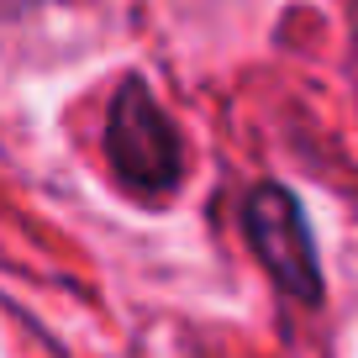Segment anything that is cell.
<instances>
[{"instance_id":"6da1fadb","label":"cell","mask_w":358,"mask_h":358,"mask_svg":"<svg viewBox=\"0 0 358 358\" xmlns=\"http://www.w3.org/2000/svg\"><path fill=\"white\" fill-rule=\"evenodd\" d=\"M106 158L122 190L143 195V201H164L185 179V143L179 127L164 116L153 101V90L143 79H122L116 101L106 106Z\"/></svg>"},{"instance_id":"7a4b0ae2","label":"cell","mask_w":358,"mask_h":358,"mask_svg":"<svg viewBox=\"0 0 358 358\" xmlns=\"http://www.w3.org/2000/svg\"><path fill=\"white\" fill-rule=\"evenodd\" d=\"M243 237L253 248V258L264 264V274L274 280V290L290 295L301 306H322L327 301V280H322V248L316 232L306 222L301 201L285 185L264 179L243 195Z\"/></svg>"},{"instance_id":"3957f363","label":"cell","mask_w":358,"mask_h":358,"mask_svg":"<svg viewBox=\"0 0 358 358\" xmlns=\"http://www.w3.org/2000/svg\"><path fill=\"white\" fill-rule=\"evenodd\" d=\"M348 16H353V37H358V0H348Z\"/></svg>"}]
</instances>
